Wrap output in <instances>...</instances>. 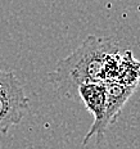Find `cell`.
Instances as JSON below:
<instances>
[{"label":"cell","mask_w":140,"mask_h":149,"mask_svg":"<svg viewBox=\"0 0 140 149\" xmlns=\"http://www.w3.org/2000/svg\"><path fill=\"white\" fill-rule=\"evenodd\" d=\"M120 50L111 39L90 35L73 53L62 59L50 73L58 88H77L81 84L111 81L114 79Z\"/></svg>","instance_id":"cell-1"},{"label":"cell","mask_w":140,"mask_h":149,"mask_svg":"<svg viewBox=\"0 0 140 149\" xmlns=\"http://www.w3.org/2000/svg\"><path fill=\"white\" fill-rule=\"evenodd\" d=\"M27 109L29 98L15 74L0 70V134L18 125Z\"/></svg>","instance_id":"cell-2"},{"label":"cell","mask_w":140,"mask_h":149,"mask_svg":"<svg viewBox=\"0 0 140 149\" xmlns=\"http://www.w3.org/2000/svg\"><path fill=\"white\" fill-rule=\"evenodd\" d=\"M139 80L140 63L132 57L131 52H125L123 54H120L117 71L116 74H114L113 81H118L130 86H138Z\"/></svg>","instance_id":"cell-5"},{"label":"cell","mask_w":140,"mask_h":149,"mask_svg":"<svg viewBox=\"0 0 140 149\" xmlns=\"http://www.w3.org/2000/svg\"><path fill=\"white\" fill-rule=\"evenodd\" d=\"M105 90V122L109 126L117 120L121 109L132 93L136 90V86H130L118 81H103Z\"/></svg>","instance_id":"cell-4"},{"label":"cell","mask_w":140,"mask_h":149,"mask_svg":"<svg viewBox=\"0 0 140 149\" xmlns=\"http://www.w3.org/2000/svg\"><path fill=\"white\" fill-rule=\"evenodd\" d=\"M80 97H81L85 107L90 113L94 116V122L91 129L84 139V144H88L89 140L95 136L96 141L100 143L103 140L105 131L109 126L105 122V90L103 81L98 82H86L77 86Z\"/></svg>","instance_id":"cell-3"}]
</instances>
